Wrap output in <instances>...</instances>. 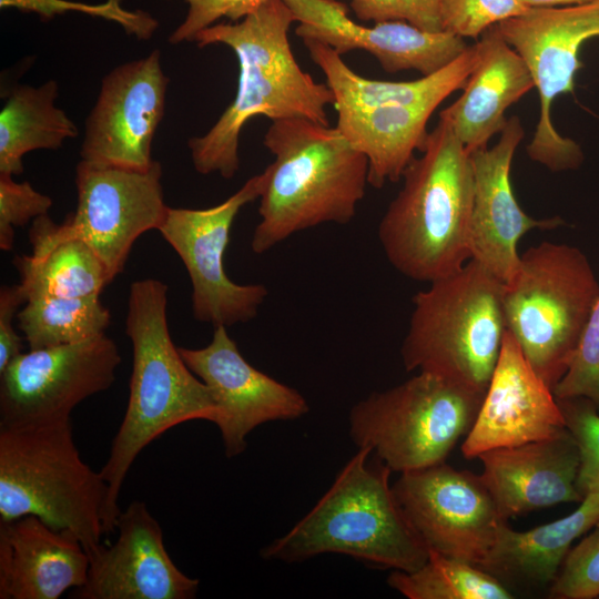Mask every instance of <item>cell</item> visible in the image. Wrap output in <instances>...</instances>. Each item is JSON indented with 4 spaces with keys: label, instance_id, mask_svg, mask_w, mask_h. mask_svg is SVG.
I'll use <instances>...</instances> for the list:
<instances>
[{
    "label": "cell",
    "instance_id": "cell-1",
    "mask_svg": "<svg viewBox=\"0 0 599 599\" xmlns=\"http://www.w3.org/2000/svg\"><path fill=\"white\" fill-rule=\"evenodd\" d=\"M294 22L283 0H268L240 21L217 22L196 34L199 48L224 44L238 62L234 100L205 134L187 142L197 173L232 179L240 169L241 131L254 116H301L329 124L327 106L334 104V94L296 62L288 39Z\"/></svg>",
    "mask_w": 599,
    "mask_h": 599
},
{
    "label": "cell",
    "instance_id": "cell-2",
    "mask_svg": "<svg viewBox=\"0 0 599 599\" xmlns=\"http://www.w3.org/2000/svg\"><path fill=\"white\" fill-rule=\"evenodd\" d=\"M167 285L134 281L129 288L125 333L133 351L123 419L100 469L108 486L104 536L115 532L120 493L140 453L172 427L190 420L214 424L217 408L206 385L190 369L171 338Z\"/></svg>",
    "mask_w": 599,
    "mask_h": 599
},
{
    "label": "cell",
    "instance_id": "cell-3",
    "mask_svg": "<svg viewBox=\"0 0 599 599\" xmlns=\"http://www.w3.org/2000/svg\"><path fill=\"white\" fill-rule=\"evenodd\" d=\"M274 161L258 197L251 248L263 254L325 223H349L365 195L368 161L335 126L295 116L272 121L263 138Z\"/></svg>",
    "mask_w": 599,
    "mask_h": 599
},
{
    "label": "cell",
    "instance_id": "cell-4",
    "mask_svg": "<svg viewBox=\"0 0 599 599\" xmlns=\"http://www.w3.org/2000/svg\"><path fill=\"white\" fill-rule=\"evenodd\" d=\"M422 155L403 173V186L378 224L390 265L404 276L430 283L470 260L474 199L471 154L439 116Z\"/></svg>",
    "mask_w": 599,
    "mask_h": 599
},
{
    "label": "cell",
    "instance_id": "cell-5",
    "mask_svg": "<svg viewBox=\"0 0 599 599\" xmlns=\"http://www.w3.org/2000/svg\"><path fill=\"white\" fill-rule=\"evenodd\" d=\"M372 453L359 447L308 514L261 550L262 558L295 562L332 552L393 570L422 567L429 550L394 495L392 470L369 463Z\"/></svg>",
    "mask_w": 599,
    "mask_h": 599
},
{
    "label": "cell",
    "instance_id": "cell-6",
    "mask_svg": "<svg viewBox=\"0 0 599 599\" xmlns=\"http://www.w3.org/2000/svg\"><path fill=\"white\" fill-rule=\"evenodd\" d=\"M505 283L475 260L413 297L402 344L406 370L428 372L486 393L506 321Z\"/></svg>",
    "mask_w": 599,
    "mask_h": 599
},
{
    "label": "cell",
    "instance_id": "cell-7",
    "mask_svg": "<svg viewBox=\"0 0 599 599\" xmlns=\"http://www.w3.org/2000/svg\"><path fill=\"white\" fill-rule=\"evenodd\" d=\"M106 493L100 470L80 456L71 420L0 428V521L35 516L73 532L92 557L103 545Z\"/></svg>",
    "mask_w": 599,
    "mask_h": 599
},
{
    "label": "cell",
    "instance_id": "cell-8",
    "mask_svg": "<svg viewBox=\"0 0 599 599\" xmlns=\"http://www.w3.org/2000/svg\"><path fill=\"white\" fill-rule=\"evenodd\" d=\"M599 296V281L577 246L541 242L520 255L505 284L507 331L554 389L566 374Z\"/></svg>",
    "mask_w": 599,
    "mask_h": 599
},
{
    "label": "cell",
    "instance_id": "cell-9",
    "mask_svg": "<svg viewBox=\"0 0 599 599\" xmlns=\"http://www.w3.org/2000/svg\"><path fill=\"white\" fill-rule=\"evenodd\" d=\"M485 393L428 372L374 392L349 412L355 445L399 474L445 463L469 433Z\"/></svg>",
    "mask_w": 599,
    "mask_h": 599
},
{
    "label": "cell",
    "instance_id": "cell-10",
    "mask_svg": "<svg viewBox=\"0 0 599 599\" xmlns=\"http://www.w3.org/2000/svg\"><path fill=\"white\" fill-rule=\"evenodd\" d=\"M502 38L528 67L538 90L539 120L527 153L554 172L575 170L583 161L580 146L562 136L551 119L555 99L573 91L581 67L579 50L599 37V0L568 7L529 8L497 24Z\"/></svg>",
    "mask_w": 599,
    "mask_h": 599
},
{
    "label": "cell",
    "instance_id": "cell-11",
    "mask_svg": "<svg viewBox=\"0 0 599 599\" xmlns=\"http://www.w3.org/2000/svg\"><path fill=\"white\" fill-rule=\"evenodd\" d=\"M265 172L250 177L234 194L207 209L169 207L159 232L183 262L192 286L193 317L230 327L257 316L268 290L238 284L224 270L232 225L246 204L258 200Z\"/></svg>",
    "mask_w": 599,
    "mask_h": 599
},
{
    "label": "cell",
    "instance_id": "cell-12",
    "mask_svg": "<svg viewBox=\"0 0 599 599\" xmlns=\"http://www.w3.org/2000/svg\"><path fill=\"white\" fill-rule=\"evenodd\" d=\"M121 362L105 334L22 352L0 373V428L71 420L80 403L112 386Z\"/></svg>",
    "mask_w": 599,
    "mask_h": 599
},
{
    "label": "cell",
    "instance_id": "cell-13",
    "mask_svg": "<svg viewBox=\"0 0 599 599\" xmlns=\"http://www.w3.org/2000/svg\"><path fill=\"white\" fill-rule=\"evenodd\" d=\"M161 179L158 161L140 171L81 160L75 166L77 207L53 224L55 234L84 241L112 282L123 272L135 241L164 221L169 206Z\"/></svg>",
    "mask_w": 599,
    "mask_h": 599
},
{
    "label": "cell",
    "instance_id": "cell-14",
    "mask_svg": "<svg viewBox=\"0 0 599 599\" xmlns=\"http://www.w3.org/2000/svg\"><path fill=\"white\" fill-rule=\"evenodd\" d=\"M392 487L428 550L484 565L507 520L479 475L441 463L403 473Z\"/></svg>",
    "mask_w": 599,
    "mask_h": 599
},
{
    "label": "cell",
    "instance_id": "cell-15",
    "mask_svg": "<svg viewBox=\"0 0 599 599\" xmlns=\"http://www.w3.org/2000/svg\"><path fill=\"white\" fill-rule=\"evenodd\" d=\"M167 84L159 50L111 70L85 121L81 160L130 170L151 167Z\"/></svg>",
    "mask_w": 599,
    "mask_h": 599
},
{
    "label": "cell",
    "instance_id": "cell-16",
    "mask_svg": "<svg viewBox=\"0 0 599 599\" xmlns=\"http://www.w3.org/2000/svg\"><path fill=\"white\" fill-rule=\"evenodd\" d=\"M226 328L216 326L212 341L204 347L179 351L214 399V424L226 457L232 458L245 450L253 429L268 422L301 418L309 406L297 389L252 366Z\"/></svg>",
    "mask_w": 599,
    "mask_h": 599
},
{
    "label": "cell",
    "instance_id": "cell-17",
    "mask_svg": "<svg viewBox=\"0 0 599 599\" xmlns=\"http://www.w3.org/2000/svg\"><path fill=\"white\" fill-rule=\"evenodd\" d=\"M118 537L90 557L83 586L74 599H192L200 581L189 577L166 551L163 531L146 505L132 501L121 510Z\"/></svg>",
    "mask_w": 599,
    "mask_h": 599
},
{
    "label": "cell",
    "instance_id": "cell-18",
    "mask_svg": "<svg viewBox=\"0 0 599 599\" xmlns=\"http://www.w3.org/2000/svg\"><path fill=\"white\" fill-rule=\"evenodd\" d=\"M283 1L298 22L295 34L302 40H317L341 55L364 50L388 73L415 70L427 77L449 65L468 47L451 32L425 31L404 21L359 24L339 0Z\"/></svg>",
    "mask_w": 599,
    "mask_h": 599
},
{
    "label": "cell",
    "instance_id": "cell-19",
    "mask_svg": "<svg viewBox=\"0 0 599 599\" xmlns=\"http://www.w3.org/2000/svg\"><path fill=\"white\" fill-rule=\"evenodd\" d=\"M567 428L552 388L535 372L506 329L501 351L477 417L466 435V458L554 437Z\"/></svg>",
    "mask_w": 599,
    "mask_h": 599
},
{
    "label": "cell",
    "instance_id": "cell-20",
    "mask_svg": "<svg viewBox=\"0 0 599 599\" xmlns=\"http://www.w3.org/2000/svg\"><path fill=\"white\" fill-rule=\"evenodd\" d=\"M491 148L471 152L474 199L469 224L470 258L477 261L505 284L520 265L519 238L527 232L551 230L564 221L556 216L537 220L519 206L510 183L514 154L525 130L518 116L507 119Z\"/></svg>",
    "mask_w": 599,
    "mask_h": 599
},
{
    "label": "cell",
    "instance_id": "cell-21",
    "mask_svg": "<svg viewBox=\"0 0 599 599\" xmlns=\"http://www.w3.org/2000/svg\"><path fill=\"white\" fill-rule=\"evenodd\" d=\"M479 475L502 519L552 507L581 502L578 489L581 451L572 433L481 453Z\"/></svg>",
    "mask_w": 599,
    "mask_h": 599
},
{
    "label": "cell",
    "instance_id": "cell-22",
    "mask_svg": "<svg viewBox=\"0 0 599 599\" xmlns=\"http://www.w3.org/2000/svg\"><path fill=\"white\" fill-rule=\"evenodd\" d=\"M89 566L73 532L35 516L0 521V599H59L84 585Z\"/></svg>",
    "mask_w": 599,
    "mask_h": 599
},
{
    "label": "cell",
    "instance_id": "cell-23",
    "mask_svg": "<svg viewBox=\"0 0 599 599\" xmlns=\"http://www.w3.org/2000/svg\"><path fill=\"white\" fill-rule=\"evenodd\" d=\"M477 43L479 60L463 93L439 113L470 153L486 148L501 132L507 109L535 88L525 61L497 26L486 30Z\"/></svg>",
    "mask_w": 599,
    "mask_h": 599
},
{
    "label": "cell",
    "instance_id": "cell-24",
    "mask_svg": "<svg viewBox=\"0 0 599 599\" xmlns=\"http://www.w3.org/2000/svg\"><path fill=\"white\" fill-rule=\"evenodd\" d=\"M599 524V490L583 496L571 514L527 531L504 521L480 567L511 590L552 585L572 544Z\"/></svg>",
    "mask_w": 599,
    "mask_h": 599
},
{
    "label": "cell",
    "instance_id": "cell-25",
    "mask_svg": "<svg viewBox=\"0 0 599 599\" xmlns=\"http://www.w3.org/2000/svg\"><path fill=\"white\" fill-rule=\"evenodd\" d=\"M440 103L336 109V128L368 161V184L380 189L402 179L415 151L423 150L428 120Z\"/></svg>",
    "mask_w": 599,
    "mask_h": 599
},
{
    "label": "cell",
    "instance_id": "cell-26",
    "mask_svg": "<svg viewBox=\"0 0 599 599\" xmlns=\"http://www.w3.org/2000/svg\"><path fill=\"white\" fill-rule=\"evenodd\" d=\"M312 61L322 70L334 94V109L377 108L414 104L429 100L444 101L464 88L479 60L477 41L449 65L413 81H383L364 78L354 72L327 44L313 39L302 40Z\"/></svg>",
    "mask_w": 599,
    "mask_h": 599
},
{
    "label": "cell",
    "instance_id": "cell-27",
    "mask_svg": "<svg viewBox=\"0 0 599 599\" xmlns=\"http://www.w3.org/2000/svg\"><path fill=\"white\" fill-rule=\"evenodd\" d=\"M53 224L48 214L33 220L31 254L13 260L27 301L39 296H101L111 283L104 264L81 238L58 236Z\"/></svg>",
    "mask_w": 599,
    "mask_h": 599
},
{
    "label": "cell",
    "instance_id": "cell-28",
    "mask_svg": "<svg viewBox=\"0 0 599 599\" xmlns=\"http://www.w3.org/2000/svg\"><path fill=\"white\" fill-rule=\"evenodd\" d=\"M59 84L17 85L0 111V173L20 175L23 156L35 150H58L78 136L74 122L54 105Z\"/></svg>",
    "mask_w": 599,
    "mask_h": 599
},
{
    "label": "cell",
    "instance_id": "cell-29",
    "mask_svg": "<svg viewBox=\"0 0 599 599\" xmlns=\"http://www.w3.org/2000/svg\"><path fill=\"white\" fill-rule=\"evenodd\" d=\"M30 349L69 345L105 334L110 311L100 296L29 298L17 315Z\"/></svg>",
    "mask_w": 599,
    "mask_h": 599
},
{
    "label": "cell",
    "instance_id": "cell-30",
    "mask_svg": "<svg viewBox=\"0 0 599 599\" xmlns=\"http://www.w3.org/2000/svg\"><path fill=\"white\" fill-rule=\"evenodd\" d=\"M387 583L409 599H511L500 580L470 562L429 550L418 569L393 570Z\"/></svg>",
    "mask_w": 599,
    "mask_h": 599
},
{
    "label": "cell",
    "instance_id": "cell-31",
    "mask_svg": "<svg viewBox=\"0 0 599 599\" xmlns=\"http://www.w3.org/2000/svg\"><path fill=\"white\" fill-rule=\"evenodd\" d=\"M122 1L106 0L90 4L70 0H0V8L35 13L44 21L58 14L80 12L114 22L139 40L151 39L159 28L158 20L144 10L125 9Z\"/></svg>",
    "mask_w": 599,
    "mask_h": 599
},
{
    "label": "cell",
    "instance_id": "cell-32",
    "mask_svg": "<svg viewBox=\"0 0 599 599\" xmlns=\"http://www.w3.org/2000/svg\"><path fill=\"white\" fill-rule=\"evenodd\" d=\"M444 31L478 39L486 30L529 8L520 0H438Z\"/></svg>",
    "mask_w": 599,
    "mask_h": 599
},
{
    "label": "cell",
    "instance_id": "cell-33",
    "mask_svg": "<svg viewBox=\"0 0 599 599\" xmlns=\"http://www.w3.org/2000/svg\"><path fill=\"white\" fill-rule=\"evenodd\" d=\"M552 392L557 399L586 398L599 412V296L573 358Z\"/></svg>",
    "mask_w": 599,
    "mask_h": 599
},
{
    "label": "cell",
    "instance_id": "cell-34",
    "mask_svg": "<svg viewBox=\"0 0 599 599\" xmlns=\"http://www.w3.org/2000/svg\"><path fill=\"white\" fill-rule=\"evenodd\" d=\"M556 599L599 597V527L571 548L549 588Z\"/></svg>",
    "mask_w": 599,
    "mask_h": 599
},
{
    "label": "cell",
    "instance_id": "cell-35",
    "mask_svg": "<svg viewBox=\"0 0 599 599\" xmlns=\"http://www.w3.org/2000/svg\"><path fill=\"white\" fill-rule=\"evenodd\" d=\"M567 428L581 451L578 489L582 496L599 490V412L586 398L558 399Z\"/></svg>",
    "mask_w": 599,
    "mask_h": 599
},
{
    "label": "cell",
    "instance_id": "cell-36",
    "mask_svg": "<svg viewBox=\"0 0 599 599\" xmlns=\"http://www.w3.org/2000/svg\"><path fill=\"white\" fill-rule=\"evenodd\" d=\"M52 199L38 192L28 181L17 182L13 175L0 173V250L13 248L14 230L47 215Z\"/></svg>",
    "mask_w": 599,
    "mask_h": 599
},
{
    "label": "cell",
    "instance_id": "cell-37",
    "mask_svg": "<svg viewBox=\"0 0 599 599\" xmlns=\"http://www.w3.org/2000/svg\"><path fill=\"white\" fill-rule=\"evenodd\" d=\"M349 4L363 22L404 21L425 31H444L438 0H351Z\"/></svg>",
    "mask_w": 599,
    "mask_h": 599
},
{
    "label": "cell",
    "instance_id": "cell-38",
    "mask_svg": "<svg viewBox=\"0 0 599 599\" xmlns=\"http://www.w3.org/2000/svg\"><path fill=\"white\" fill-rule=\"evenodd\" d=\"M187 11L183 21L169 37V42L179 44L194 42L202 30L227 19L236 22L268 0H184Z\"/></svg>",
    "mask_w": 599,
    "mask_h": 599
},
{
    "label": "cell",
    "instance_id": "cell-39",
    "mask_svg": "<svg viewBox=\"0 0 599 599\" xmlns=\"http://www.w3.org/2000/svg\"><path fill=\"white\" fill-rule=\"evenodd\" d=\"M27 296L19 283L0 288V373L22 353L23 339L14 329L13 319L26 304Z\"/></svg>",
    "mask_w": 599,
    "mask_h": 599
},
{
    "label": "cell",
    "instance_id": "cell-40",
    "mask_svg": "<svg viewBox=\"0 0 599 599\" xmlns=\"http://www.w3.org/2000/svg\"><path fill=\"white\" fill-rule=\"evenodd\" d=\"M596 0H520L527 8H555L589 3Z\"/></svg>",
    "mask_w": 599,
    "mask_h": 599
}]
</instances>
